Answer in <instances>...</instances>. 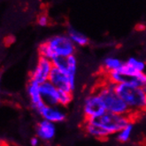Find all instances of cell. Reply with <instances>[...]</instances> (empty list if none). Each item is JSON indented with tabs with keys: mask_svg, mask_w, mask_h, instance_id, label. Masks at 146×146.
Returning <instances> with one entry per match:
<instances>
[{
	"mask_svg": "<svg viewBox=\"0 0 146 146\" xmlns=\"http://www.w3.org/2000/svg\"><path fill=\"white\" fill-rule=\"evenodd\" d=\"M52 68V61L48 58L39 57L36 66L29 75V79L38 82L39 84L44 83L49 81V77Z\"/></svg>",
	"mask_w": 146,
	"mask_h": 146,
	"instance_id": "cell-6",
	"label": "cell"
},
{
	"mask_svg": "<svg viewBox=\"0 0 146 146\" xmlns=\"http://www.w3.org/2000/svg\"><path fill=\"white\" fill-rule=\"evenodd\" d=\"M46 42L56 57L67 58L75 53V44L69 36H54L49 38Z\"/></svg>",
	"mask_w": 146,
	"mask_h": 146,
	"instance_id": "cell-5",
	"label": "cell"
},
{
	"mask_svg": "<svg viewBox=\"0 0 146 146\" xmlns=\"http://www.w3.org/2000/svg\"><path fill=\"white\" fill-rule=\"evenodd\" d=\"M132 119L133 118L131 116L119 115L106 111L102 117L96 119V121L98 124L108 134V135H116L127 124L132 122Z\"/></svg>",
	"mask_w": 146,
	"mask_h": 146,
	"instance_id": "cell-3",
	"label": "cell"
},
{
	"mask_svg": "<svg viewBox=\"0 0 146 146\" xmlns=\"http://www.w3.org/2000/svg\"><path fill=\"white\" fill-rule=\"evenodd\" d=\"M135 28H136L137 30H143L144 29V26H143V25H137Z\"/></svg>",
	"mask_w": 146,
	"mask_h": 146,
	"instance_id": "cell-22",
	"label": "cell"
},
{
	"mask_svg": "<svg viewBox=\"0 0 146 146\" xmlns=\"http://www.w3.org/2000/svg\"><path fill=\"white\" fill-rule=\"evenodd\" d=\"M40 92L42 101L46 106H58V90L50 81L40 85Z\"/></svg>",
	"mask_w": 146,
	"mask_h": 146,
	"instance_id": "cell-9",
	"label": "cell"
},
{
	"mask_svg": "<svg viewBox=\"0 0 146 146\" xmlns=\"http://www.w3.org/2000/svg\"><path fill=\"white\" fill-rule=\"evenodd\" d=\"M115 90L131 111L134 117L141 113H146V93L143 88L131 83L115 85Z\"/></svg>",
	"mask_w": 146,
	"mask_h": 146,
	"instance_id": "cell-1",
	"label": "cell"
},
{
	"mask_svg": "<svg viewBox=\"0 0 146 146\" xmlns=\"http://www.w3.org/2000/svg\"><path fill=\"white\" fill-rule=\"evenodd\" d=\"M73 99L72 92L58 90V106H67Z\"/></svg>",
	"mask_w": 146,
	"mask_h": 146,
	"instance_id": "cell-18",
	"label": "cell"
},
{
	"mask_svg": "<svg viewBox=\"0 0 146 146\" xmlns=\"http://www.w3.org/2000/svg\"><path fill=\"white\" fill-rule=\"evenodd\" d=\"M51 61H52L53 66L58 68L59 70L66 73V70H67V58L56 57Z\"/></svg>",
	"mask_w": 146,
	"mask_h": 146,
	"instance_id": "cell-19",
	"label": "cell"
},
{
	"mask_svg": "<svg viewBox=\"0 0 146 146\" xmlns=\"http://www.w3.org/2000/svg\"><path fill=\"white\" fill-rule=\"evenodd\" d=\"M68 36L73 41L74 44H77L79 46H85L89 44V38L84 34L77 31L72 27L68 29Z\"/></svg>",
	"mask_w": 146,
	"mask_h": 146,
	"instance_id": "cell-13",
	"label": "cell"
},
{
	"mask_svg": "<svg viewBox=\"0 0 146 146\" xmlns=\"http://www.w3.org/2000/svg\"><path fill=\"white\" fill-rule=\"evenodd\" d=\"M115 85L116 84H114L113 82L107 80L106 83L101 85L96 90V92L100 96L103 102H104L106 111L111 113L127 115L135 118L132 115L131 111L129 110L127 104L116 92Z\"/></svg>",
	"mask_w": 146,
	"mask_h": 146,
	"instance_id": "cell-2",
	"label": "cell"
},
{
	"mask_svg": "<svg viewBox=\"0 0 146 146\" xmlns=\"http://www.w3.org/2000/svg\"><path fill=\"white\" fill-rule=\"evenodd\" d=\"M2 146H10V145H8V144H6V143H5V144L3 143V144H2Z\"/></svg>",
	"mask_w": 146,
	"mask_h": 146,
	"instance_id": "cell-24",
	"label": "cell"
},
{
	"mask_svg": "<svg viewBox=\"0 0 146 146\" xmlns=\"http://www.w3.org/2000/svg\"><path fill=\"white\" fill-rule=\"evenodd\" d=\"M40 85L38 82L29 80V82L27 84V93L30 100V104L36 113L39 114L40 111L45 107L44 102L42 101L41 92H40Z\"/></svg>",
	"mask_w": 146,
	"mask_h": 146,
	"instance_id": "cell-8",
	"label": "cell"
},
{
	"mask_svg": "<svg viewBox=\"0 0 146 146\" xmlns=\"http://www.w3.org/2000/svg\"><path fill=\"white\" fill-rule=\"evenodd\" d=\"M30 144L31 146H37L39 144V138L37 136H35V137H32L30 139Z\"/></svg>",
	"mask_w": 146,
	"mask_h": 146,
	"instance_id": "cell-21",
	"label": "cell"
},
{
	"mask_svg": "<svg viewBox=\"0 0 146 146\" xmlns=\"http://www.w3.org/2000/svg\"><path fill=\"white\" fill-rule=\"evenodd\" d=\"M36 136L42 141H50L54 138L56 135V125L53 122L48 121L46 119H42L37 123L36 127Z\"/></svg>",
	"mask_w": 146,
	"mask_h": 146,
	"instance_id": "cell-10",
	"label": "cell"
},
{
	"mask_svg": "<svg viewBox=\"0 0 146 146\" xmlns=\"http://www.w3.org/2000/svg\"><path fill=\"white\" fill-rule=\"evenodd\" d=\"M143 90H144V91H145V93H146V86H144V87H143Z\"/></svg>",
	"mask_w": 146,
	"mask_h": 146,
	"instance_id": "cell-23",
	"label": "cell"
},
{
	"mask_svg": "<svg viewBox=\"0 0 146 146\" xmlns=\"http://www.w3.org/2000/svg\"><path fill=\"white\" fill-rule=\"evenodd\" d=\"M37 24L42 26V27H45V26L49 25L50 22V18L47 14V12H42L41 13L38 14L37 16V19H36Z\"/></svg>",
	"mask_w": 146,
	"mask_h": 146,
	"instance_id": "cell-20",
	"label": "cell"
},
{
	"mask_svg": "<svg viewBox=\"0 0 146 146\" xmlns=\"http://www.w3.org/2000/svg\"><path fill=\"white\" fill-rule=\"evenodd\" d=\"M106 109L104 102L98 94L94 91L85 98L83 104L84 119H94L102 117L106 113Z\"/></svg>",
	"mask_w": 146,
	"mask_h": 146,
	"instance_id": "cell-4",
	"label": "cell"
},
{
	"mask_svg": "<svg viewBox=\"0 0 146 146\" xmlns=\"http://www.w3.org/2000/svg\"><path fill=\"white\" fill-rule=\"evenodd\" d=\"M123 64L124 63L121 59H119L117 58H113V57H108V58H106L104 59V61H103V69H104V71L107 74L111 72H113V71L119 69Z\"/></svg>",
	"mask_w": 146,
	"mask_h": 146,
	"instance_id": "cell-12",
	"label": "cell"
},
{
	"mask_svg": "<svg viewBox=\"0 0 146 146\" xmlns=\"http://www.w3.org/2000/svg\"><path fill=\"white\" fill-rule=\"evenodd\" d=\"M133 129H134L133 122H130L129 124H127L124 128H122L121 131L116 134V139L121 143L127 142L130 139Z\"/></svg>",
	"mask_w": 146,
	"mask_h": 146,
	"instance_id": "cell-15",
	"label": "cell"
},
{
	"mask_svg": "<svg viewBox=\"0 0 146 146\" xmlns=\"http://www.w3.org/2000/svg\"><path fill=\"white\" fill-rule=\"evenodd\" d=\"M125 63L137 72H143L144 69L146 68V64L144 61L136 58H133V57L128 58Z\"/></svg>",
	"mask_w": 146,
	"mask_h": 146,
	"instance_id": "cell-17",
	"label": "cell"
},
{
	"mask_svg": "<svg viewBox=\"0 0 146 146\" xmlns=\"http://www.w3.org/2000/svg\"><path fill=\"white\" fill-rule=\"evenodd\" d=\"M39 115L42 118V119H46L48 121L53 123H60L66 119V113L65 111L58 108L57 106H45V107L42 109Z\"/></svg>",
	"mask_w": 146,
	"mask_h": 146,
	"instance_id": "cell-11",
	"label": "cell"
},
{
	"mask_svg": "<svg viewBox=\"0 0 146 146\" xmlns=\"http://www.w3.org/2000/svg\"><path fill=\"white\" fill-rule=\"evenodd\" d=\"M77 72V59L74 55L67 57V70L66 74H68L71 81L73 87L75 88V78Z\"/></svg>",
	"mask_w": 146,
	"mask_h": 146,
	"instance_id": "cell-14",
	"label": "cell"
},
{
	"mask_svg": "<svg viewBox=\"0 0 146 146\" xmlns=\"http://www.w3.org/2000/svg\"><path fill=\"white\" fill-rule=\"evenodd\" d=\"M144 146H146V142H145V145H144Z\"/></svg>",
	"mask_w": 146,
	"mask_h": 146,
	"instance_id": "cell-25",
	"label": "cell"
},
{
	"mask_svg": "<svg viewBox=\"0 0 146 146\" xmlns=\"http://www.w3.org/2000/svg\"><path fill=\"white\" fill-rule=\"evenodd\" d=\"M38 53H39V57L48 58L50 60H52L53 58H56V55L51 50L50 47L49 46L46 41L40 44V45L38 46Z\"/></svg>",
	"mask_w": 146,
	"mask_h": 146,
	"instance_id": "cell-16",
	"label": "cell"
},
{
	"mask_svg": "<svg viewBox=\"0 0 146 146\" xmlns=\"http://www.w3.org/2000/svg\"><path fill=\"white\" fill-rule=\"evenodd\" d=\"M49 81L52 83L58 90L73 92L74 90L68 74L61 70H59L58 68L55 66H53L52 70L50 72Z\"/></svg>",
	"mask_w": 146,
	"mask_h": 146,
	"instance_id": "cell-7",
	"label": "cell"
}]
</instances>
